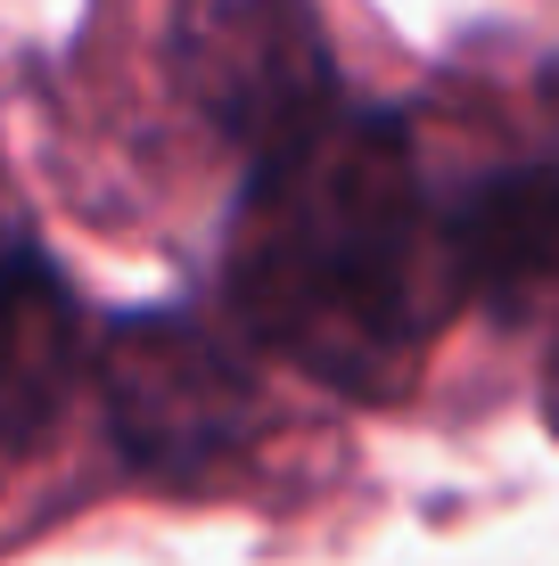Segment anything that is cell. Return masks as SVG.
I'll return each instance as SVG.
<instances>
[{
    "mask_svg": "<svg viewBox=\"0 0 559 566\" xmlns=\"http://www.w3.org/2000/svg\"><path fill=\"white\" fill-rule=\"evenodd\" d=\"M460 296L453 222L428 206L395 115L330 107L256 156L230 230V304L256 345L354 402H387Z\"/></svg>",
    "mask_w": 559,
    "mask_h": 566,
    "instance_id": "1",
    "label": "cell"
},
{
    "mask_svg": "<svg viewBox=\"0 0 559 566\" xmlns=\"http://www.w3.org/2000/svg\"><path fill=\"white\" fill-rule=\"evenodd\" d=\"M91 369V321L74 280L42 247H0V452H25L66 419V395Z\"/></svg>",
    "mask_w": 559,
    "mask_h": 566,
    "instance_id": "4",
    "label": "cell"
},
{
    "mask_svg": "<svg viewBox=\"0 0 559 566\" xmlns=\"http://www.w3.org/2000/svg\"><path fill=\"white\" fill-rule=\"evenodd\" d=\"M460 287L494 321H551L559 312V165L494 172L453 213Z\"/></svg>",
    "mask_w": 559,
    "mask_h": 566,
    "instance_id": "5",
    "label": "cell"
},
{
    "mask_svg": "<svg viewBox=\"0 0 559 566\" xmlns=\"http://www.w3.org/2000/svg\"><path fill=\"white\" fill-rule=\"evenodd\" d=\"M551 107H559V74H551Z\"/></svg>",
    "mask_w": 559,
    "mask_h": 566,
    "instance_id": "8",
    "label": "cell"
},
{
    "mask_svg": "<svg viewBox=\"0 0 559 566\" xmlns=\"http://www.w3.org/2000/svg\"><path fill=\"white\" fill-rule=\"evenodd\" d=\"M100 395L107 436L148 484L173 493H215L256 460L272 402L263 378L222 328L198 312H132L100 345Z\"/></svg>",
    "mask_w": 559,
    "mask_h": 566,
    "instance_id": "2",
    "label": "cell"
},
{
    "mask_svg": "<svg viewBox=\"0 0 559 566\" xmlns=\"http://www.w3.org/2000/svg\"><path fill=\"white\" fill-rule=\"evenodd\" d=\"M0 247H9V181H0Z\"/></svg>",
    "mask_w": 559,
    "mask_h": 566,
    "instance_id": "7",
    "label": "cell"
},
{
    "mask_svg": "<svg viewBox=\"0 0 559 566\" xmlns=\"http://www.w3.org/2000/svg\"><path fill=\"white\" fill-rule=\"evenodd\" d=\"M544 411H551V427H559V354H551V378H544Z\"/></svg>",
    "mask_w": 559,
    "mask_h": 566,
    "instance_id": "6",
    "label": "cell"
},
{
    "mask_svg": "<svg viewBox=\"0 0 559 566\" xmlns=\"http://www.w3.org/2000/svg\"><path fill=\"white\" fill-rule=\"evenodd\" d=\"M165 74L215 140L272 156L338 107L313 0H173Z\"/></svg>",
    "mask_w": 559,
    "mask_h": 566,
    "instance_id": "3",
    "label": "cell"
}]
</instances>
